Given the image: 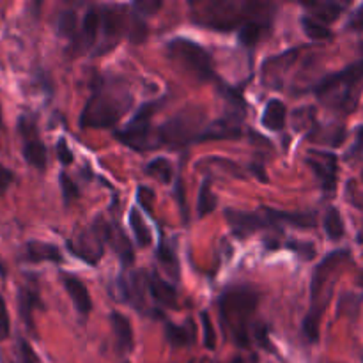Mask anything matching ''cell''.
Returning <instances> with one entry per match:
<instances>
[{
	"mask_svg": "<svg viewBox=\"0 0 363 363\" xmlns=\"http://www.w3.org/2000/svg\"><path fill=\"white\" fill-rule=\"evenodd\" d=\"M105 241H108L112 245V248L116 250V254L119 255L121 261L124 264H131L135 259L133 254V247H131L130 240L126 238V234L119 229V227H112L106 225L105 227Z\"/></svg>",
	"mask_w": 363,
	"mask_h": 363,
	"instance_id": "obj_14",
	"label": "cell"
},
{
	"mask_svg": "<svg viewBox=\"0 0 363 363\" xmlns=\"http://www.w3.org/2000/svg\"><path fill=\"white\" fill-rule=\"evenodd\" d=\"M130 225H131V230H133L135 238H137L138 245L140 247H149L151 245V233H149L147 225H145L144 218L140 216V213H138V209H131L130 211Z\"/></svg>",
	"mask_w": 363,
	"mask_h": 363,
	"instance_id": "obj_24",
	"label": "cell"
},
{
	"mask_svg": "<svg viewBox=\"0 0 363 363\" xmlns=\"http://www.w3.org/2000/svg\"><path fill=\"white\" fill-rule=\"evenodd\" d=\"M101 25L108 39H116L121 34V18L113 9H105V13L101 14Z\"/></svg>",
	"mask_w": 363,
	"mask_h": 363,
	"instance_id": "obj_30",
	"label": "cell"
},
{
	"mask_svg": "<svg viewBox=\"0 0 363 363\" xmlns=\"http://www.w3.org/2000/svg\"><path fill=\"white\" fill-rule=\"evenodd\" d=\"M311 7H314V14L325 23H332L342 13V6L335 2H325V4H308Z\"/></svg>",
	"mask_w": 363,
	"mask_h": 363,
	"instance_id": "obj_27",
	"label": "cell"
},
{
	"mask_svg": "<svg viewBox=\"0 0 363 363\" xmlns=\"http://www.w3.org/2000/svg\"><path fill=\"white\" fill-rule=\"evenodd\" d=\"M21 357H23V363H39L38 357L27 342H21Z\"/></svg>",
	"mask_w": 363,
	"mask_h": 363,
	"instance_id": "obj_42",
	"label": "cell"
},
{
	"mask_svg": "<svg viewBox=\"0 0 363 363\" xmlns=\"http://www.w3.org/2000/svg\"><path fill=\"white\" fill-rule=\"evenodd\" d=\"M105 223L101 227H92L78 234L77 240L67 241V247L71 248L77 257L84 259L89 264H96L103 255V243H105Z\"/></svg>",
	"mask_w": 363,
	"mask_h": 363,
	"instance_id": "obj_7",
	"label": "cell"
},
{
	"mask_svg": "<svg viewBox=\"0 0 363 363\" xmlns=\"http://www.w3.org/2000/svg\"><path fill=\"white\" fill-rule=\"evenodd\" d=\"M301 25H303L305 34H307L311 39H314V41L330 38V30L326 28L325 23H318V21L307 16V18H303V20H301Z\"/></svg>",
	"mask_w": 363,
	"mask_h": 363,
	"instance_id": "obj_32",
	"label": "cell"
},
{
	"mask_svg": "<svg viewBox=\"0 0 363 363\" xmlns=\"http://www.w3.org/2000/svg\"><path fill=\"white\" fill-rule=\"evenodd\" d=\"M155 105H144L138 110L137 116L128 123V126L123 131L117 133L121 142H124L126 145L133 149H149V137H151V116Z\"/></svg>",
	"mask_w": 363,
	"mask_h": 363,
	"instance_id": "obj_5",
	"label": "cell"
},
{
	"mask_svg": "<svg viewBox=\"0 0 363 363\" xmlns=\"http://www.w3.org/2000/svg\"><path fill=\"white\" fill-rule=\"evenodd\" d=\"M347 259V250H337L332 252L330 255H326L314 269V275H312L311 280V296L312 301H318L319 300V294L321 291L325 289V284H328V279L332 277V273L335 272L337 268L340 266V262L346 261Z\"/></svg>",
	"mask_w": 363,
	"mask_h": 363,
	"instance_id": "obj_8",
	"label": "cell"
},
{
	"mask_svg": "<svg viewBox=\"0 0 363 363\" xmlns=\"http://www.w3.org/2000/svg\"><path fill=\"white\" fill-rule=\"evenodd\" d=\"M18 307H20V314L23 318V321L27 323L28 328H32L34 321H32V314L38 307H41V301H39V294L34 289H21L18 294Z\"/></svg>",
	"mask_w": 363,
	"mask_h": 363,
	"instance_id": "obj_21",
	"label": "cell"
},
{
	"mask_svg": "<svg viewBox=\"0 0 363 363\" xmlns=\"http://www.w3.org/2000/svg\"><path fill=\"white\" fill-rule=\"evenodd\" d=\"M347 27H350L351 30H363V6H360L357 11H354L353 16L350 18Z\"/></svg>",
	"mask_w": 363,
	"mask_h": 363,
	"instance_id": "obj_40",
	"label": "cell"
},
{
	"mask_svg": "<svg viewBox=\"0 0 363 363\" xmlns=\"http://www.w3.org/2000/svg\"><path fill=\"white\" fill-rule=\"evenodd\" d=\"M23 158L28 165L35 167V169L43 170L46 167V160H48V152H46L45 144L39 140L38 137H27L23 144Z\"/></svg>",
	"mask_w": 363,
	"mask_h": 363,
	"instance_id": "obj_18",
	"label": "cell"
},
{
	"mask_svg": "<svg viewBox=\"0 0 363 363\" xmlns=\"http://www.w3.org/2000/svg\"><path fill=\"white\" fill-rule=\"evenodd\" d=\"M286 105L280 99H272V101H268L264 113H262V126L272 131H280L286 124Z\"/></svg>",
	"mask_w": 363,
	"mask_h": 363,
	"instance_id": "obj_19",
	"label": "cell"
},
{
	"mask_svg": "<svg viewBox=\"0 0 363 363\" xmlns=\"http://www.w3.org/2000/svg\"><path fill=\"white\" fill-rule=\"evenodd\" d=\"M360 80H363V60H358V62L351 64V66H347L346 69H342L340 73L326 77L325 80L319 82L315 91H318V94H326V92L335 91V89L340 87V85H347V87H351V85L358 84Z\"/></svg>",
	"mask_w": 363,
	"mask_h": 363,
	"instance_id": "obj_11",
	"label": "cell"
},
{
	"mask_svg": "<svg viewBox=\"0 0 363 363\" xmlns=\"http://www.w3.org/2000/svg\"><path fill=\"white\" fill-rule=\"evenodd\" d=\"M158 259L163 262V264L167 266V268L170 269V272H174V275L177 277V261H176V255H174V252L170 250L169 247H160L158 250Z\"/></svg>",
	"mask_w": 363,
	"mask_h": 363,
	"instance_id": "obj_37",
	"label": "cell"
},
{
	"mask_svg": "<svg viewBox=\"0 0 363 363\" xmlns=\"http://www.w3.org/2000/svg\"><path fill=\"white\" fill-rule=\"evenodd\" d=\"M230 363H245L243 360H241V358H234V360L233 362H230Z\"/></svg>",
	"mask_w": 363,
	"mask_h": 363,
	"instance_id": "obj_46",
	"label": "cell"
},
{
	"mask_svg": "<svg viewBox=\"0 0 363 363\" xmlns=\"http://www.w3.org/2000/svg\"><path fill=\"white\" fill-rule=\"evenodd\" d=\"M234 4H225V2H216L209 4L208 9L204 13H201L202 16L195 18L199 23L208 25V27L215 28V30H233L238 25L247 23V18L245 14H241V11H234Z\"/></svg>",
	"mask_w": 363,
	"mask_h": 363,
	"instance_id": "obj_6",
	"label": "cell"
},
{
	"mask_svg": "<svg viewBox=\"0 0 363 363\" xmlns=\"http://www.w3.org/2000/svg\"><path fill=\"white\" fill-rule=\"evenodd\" d=\"M25 259L30 262H60L62 254L55 245L41 243V241H28L27 250H25Z\"/></svg>",
	"mask_w": 363,
	"mask_h": 363,
	"instance_id": "obj_16",
	"label": "cell"
},
{
	"mask_svg": "<svg viewBox=\"0 0 363 363\" xmlns=\"http://www.w3.org/2000/svg\"><path fill=\"white\" fill-rule=\"evenodd\" d=\"M147 289L151 296L163 307H176L177 305V293L169 282L160 279L158 275H151L147 279Z\"/></svg>",
	"mask_w": 363,
	"mask_h": 363,
	"instance_id": "obj_15",
	"label": "cell"
},
{
	"mask_svg": "<svg viewBox=\"0 0 363 363\" xmlns=\"http://www.w3.org/2000/svg\"><path fill=\"white\" fill-rule=\"evenodd\" d=\"M57 28L62 38H73L77 32V14L74 11H62L57 20Z\"/></svg>",
	"mask_w": 363,
	"mask_h": 363,
	"instance_id": "obj_31",
	"label": "cell"
},
{
	"mask_svg": "<svg viewBox=\"0 0 363 363\" xmlns=\"http://www.w3.org/2000/svg\"><path fill=\"white\" fill-rule=\"evenodd\" d=\"M99 27H101V11L98 7H91L85 13L84 21H82V39H84L85 45L94 43Z\"/></svg>",
	"mask_w": 363,
	"mask_h": 363,
	"instance_id": "obj_22",
	"label": "cell"
},
{
	"mask_svg": "<svg viewBox=\"0 0 363 363\" xmlns=\"http://www.w3.org/2000/svg\"><path fill=\"white\" fill-rule=\"evenodd\" d=\"M169 55L183 71L197 80H209L213 77L211 57L197 43L190 39H174L169 45Z\"/></svg>",
	"mask_w": 363,
	"mask_h": 363,
	"instance_id": "obj_3",
	"label": "cell"
},
{
	"mask_svg": "<svg viewBox=\"0 0 363 363\" xmlns=\"http://www.w3.org/2000/svg\"><path fill=\"white\" fill-rule=\"evenodd\" d=\"M225 220L229 222L233 233L240 238L250 236V234L257 233V230L266 227L264 220L259 215H255V213L236 211V209H227Z\"/></svg>",
	"mask_w": 363,
	"mask_h": 363,
	"instance_id": "obj_10",
	"label": "cell"
},
{
	"mask_svg": "<svg viewBox=\"0 0 363 363\" xmlns=\"http://www.w3.org/2000/svg\"><path fill=\"white\" fill-rule=\"evenodd\" d=\"M135 7H137L142 14H152L156 9L162 7V2H137Z\"/></svg>",
	"mask_w": 363,
	"mask_h": 363,
	"instance_id": "obj_41",
	"label": "cell"
},
{
	"mask_svg": "<svg viewBox=\"0 0 363 363\" xmlns=\"http://www.w3.org/2000/svg\"><path fill=\"white\" fill-rule=\"evenodd\" d=\"M323 308H325L323 305H312L303 321V332L311 342H318L319 339V325H321Z\"/></svg>",
	"mask_w": 363,
	"mask_h": 363,
	"instance_id": "obj_23",
	"label": "cell"
},
{
	"mask_svg": "<svg viewBox=\"0 0 363 363\" xmlns=\"http://www.w3.org/2000/svg\"><path fill=\"white\" fill-rule=\"evenodd\" d=\"M201 321H202V328H204V346L208 347V350H215L216 335H215V328H213L211 319H209L208 312H202Z\"/></svg>",
	"mask_w": 363,
	"mask_h": 363,
	"instance_id": "obj_34",
	"label": "cell"
},
{
	"mask_svg": "<svg viewBox=\"0 0 363 363\" xmlns=\"http://www.w3.org/2000/svg\"><path fill=\"white\" fill-rule=\"evenodd\" d=\"M307 163L312 167L315 176L321 179L325 190L332 191L335 190L337 183V156L332 152H319L311 151L308 152Z\"/></svg>",
	"mask_w": 363,
	"mask_h": 363,
	"instance_id": "obj_9",
	"label": "cell"
},
{
	"mask_svg": "<svg viewBox=\"0 0 363 363\" xmlns=\"http://www.w3.org/2000/svg\"><path fill=\"white\" fill-rule=\"evenodd\" d=\"M57 156H59V162L62 163V165H69V163L73 162V152H71L69 145L66 144L64 138H60V140L57 142Z\"/></svg>",
	"mask_w": 363,
	"mask_h": 363,
	"instance_id": "obj_38",
	"label": "cell"
},
{
	"mask_svg": "<svg viewBox=\"0 0 363 363\" xmlns=\"http://www.w3.org/2000/svg\"><path fill=\"white\" fill-rule=\"evenodd\" d=\"M60 188H62V195L66 201H74L78 197L77 184L71 181V177L67 174H60Z\"/></svg>",
	"mask_w": 363,
	"mask_h": 363,
	"instance_id": "obj_36",
	"label": "cell"
},
{
	"mask_svg": "<svg viewBox=\"0 0 363 363\" xmlns=\"http://www.w3.org/2000/svg\"><path fill=\"white\" fill-rule=\"evenodd\" d=\"M325 230L332 240H340L344 236V222L339 209L330 208L325 215Z\"/></svg>",
	"mask_w": 363,
	"mask_h": 363,
	"instance_id": "obj_26",
	"label": "cell"
},
{
	"mask_svg": "<svg viewBox=\"0 0 363 363\" xmlns=\"http://www.w3.org/2000/svg\"><path fill=\"white\" fill-rule=\"evenodd\" d=\"M11 332V319H9V312H7L6 301L4 298L0 296V340L7 339Z\"/></svg>",
	"mask_w": 363,
	"mask_h": 363,
	"instance_id": "obj_35",
	"label": "cell"
},
{
	"mask_svg": "<svg viewBox=\"0 0 363 363\" xmlns=\"http://www.w3.org/2000/svg\"><path fill=\"white\" fill-rule=\"evenodd\" d=\"M266 218L273 223L282 222L291 227H296V229H314L315 227L314 213H286V211H273V209H266Z\"/></svg>",
	"mask_w": 363,
	"mask_h": 363,
	"instance_id": "obj_13",
	"label": "cell"
},
{
	"mask_svg": "<svg viewBox=\"0 0 363 363\" xmlns=\"http://www.w3.org/2000/svg\"><path fill=\"white\" fill-rule=\"evenodd\" d=\"M353 202L358 206V208H363V195H358L357 199H353Z\"/></svg>",
	"mask_w": 363,
	"mask_h": 363,
	"instance_id": "obj_44",
	"label": "cell"
},
{
	"mask_svg": "<svg viewBox=\"0 0 363 363\" xmlns=\"http://www.w3.org/2000/svg\"><path fill=\"white\" fill-rule=\"evenodd\" d=\"M155 191L147 186H140L137 190V201L140 204V208L144 209L145 213L152 215L155 213Z\"/></svg>",
	"mask_w": 363,
	"mask_h": 363,
	"instance_id": "obj_33",
	"label": "cell"
},
{
	"mask_svg": "<svg viewBox=\"0 0 363 363\" xmlns=\"http://www.w3.org/2000/svg\"><path fill=\"white\" fill-rule=\"evenodd\" d=\"M257 294L250 287H234L225 291L220 298V318L223 330L233 335L234 342L240 347H248V323L254 318L257 307Z\"/></svg>",
	"mask_w": 363,
	"mask_h": 363,
	"instance_id": "obj_1",
	"label": "cell"
},
{
	"mask_svg": "<svg viewBox=\"0 0 363 363\" xmlns=\"http://www.w3.org/2000/svg\"><path fill=\"white\" fill-rule=\"evenodd\" d=\"M13 179H14L13 170H9V169H7V167L0 165V195H2L4 191H6L7 188L11 186Z\"/></svg>",
	"mask_w": 363,
	"mask_h": 363,
	"instance_id": "obj_39",
	"label": "cell"
},
{
	"mask_svg": "<svg viewBox=\"0 0 363 363\" xmlns=\"http://www.w3.org/2000/svg\"><path fill=\"white\" fill-rule=\"evenodd\" d=\"M358 284H360V286L363 287V272L360 273V277H358Z\"/></svg>",
	"mask_w": 363,
	"mask_h": 363,
	"instance_id": "obj_45",
	"label": "cell"
},
{
	"mask_svg": "<svg viewBox=\"0 0 363 363\" xmlns=\"http://www.w3.org/2000/svg\"><path fill=\"white\" fill-rule=\"evenodd\" d=\"M165 335L170 346L174 347H186L195 340L194 323L186 321V326H176L172 323H167Z\"/></svg>",
	"mask_w": 363,
	"mask_h": 363,
	"instance_id": "obj_20",
	"label": "cell"
},
{
	"mask_svg": "<svg viewBox=\"0 0 363 363\" xmlns=\"http://www.w3.org/2000/svg\"><path fill=\"white\" fill-rule=\"evenodd\" d=\"M145 172H147L149 176L158 177L163 183H169V181L172 179V167H170V163L167 162L165 158L152 160L147 165V169H145Z\"/></svg>",
	"mask_w": 363,
	"mask_h": 363,
	"instance_id": "obj_29",
	"label": "cell"
},
{
	"mask_svg": "<svg viewBox=\"0 0 363 363\" xmlns=\"http://www.w3.org/2000/svg\"><path fill=\"white\" fill-rule=\"evenodd\" d=\"M357 149L363 151V126L358 128V133H357Z\"/></svg>",
	"mask_w": 363,
	"mask_h": 363,
	"instance_id": "obj_43",
	"label": "cell"
},
{
	"mask_svg": "<svg viewBox=\"0 0 363 363\" xmlns=\"http://www.w3.org/2000/svg\"><path fill=\"white\" fill-rule=\"evenodd\" d=\"M262 34V25L259 21L248 20L240 28V41L245 46H254Z\"/></svg>",
	"mask_w": 363,
	"mask_h": 363,
	"instance_id": "obj_28",
	"label": "cell"
},
{
	"mask_svg": "<svg viewBox=\"0 0 363 363\" xmlns=\"http://www.w3.org/2000/svg\"><path fill=\"white\" fill-rule=\"evenodd\" d=\"M202 119H204L202 113L197 116V113L181 112L179 116H176L174 119H170L169 123H165L160 128V140L165 142L167 145L177 147V145H183L195 140V138H201V135L197 131L201 128Z\"/></svg>",
	"mask_w": 363,
	"mask_h": 363,
	"instance_id": "obj_4",
	"label": "cell"
},
{
	"mask_svg": "<svg viewBox=\"0 0 363 363\" xmlns=\"http://www.w3.org/2000/svg\"><path fill=\"white\" fill-rule=\"evenodd\" d=\"M62 282H64V287H66L67 294H69V298L73 300L77 311L80 312V314H89L92 308V301L85 284L82 282V280H78L77 277H71V275H64Z\"/></svg>",
	"mask_w": 363,
	"mask_h": 363,
	"instance_id": "obj_12",
	"label": "cell"
},
{
	"mask_svg": "<svg viewBox=\"0 0 363 363\" xmlns=\"http://www.w3.org/2000/svg\"><path fill=\"white\" fill-rule=\"evenodd\" d=\"M130 96H119L116 92L98 89L87 101L84 112H82V128H98V130H103V128L116 126L117 121L130 108Z\"/></svg>",
	"mask_w": 363,
	"mask_h": 363,
	"instance_id": "obj_2",
	"label": "cell"
},
{
	"mask_svg": "<svg viewBox=\"0 0 363 363\" xmlns=\"http://www.w3.org/2000/svg\"><path fill=\"white\" fill-rule=\"evenodd\" d=\"M110 323H112L113 335H116L119 350L130 351L131 346H133V330H131V325L126 315H123L121 312H112Z\"/></svg>",
	"mask_w": 363,
	"mask_h": 363,
	"instance_id": "obj_17",
	"label": "cell"
},
{
	"mask_svg": "<svg viewBox=\"0 0 363 363\" xmlns=\"http://www.w3.org/2000/svg\"><path fill=\"white\" fill-rule=\"evenodd\" d=\"M215 208H216V197L211 190V183H209V181H204V184L201 186V191H199V202H197L199 216L204 218V216H208L209 213L215 211Z\"/></svg>",
	"mask_w": 363,
	"mask_h": 363,
	"instance_id": "obj_25",
	"label": "cell"
}]
</instances>
